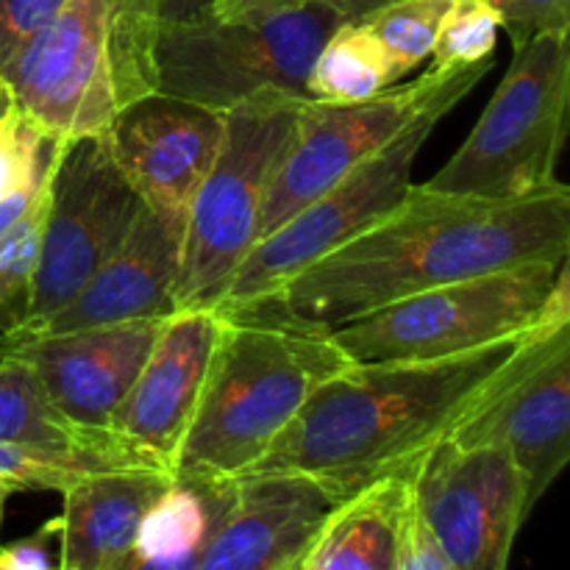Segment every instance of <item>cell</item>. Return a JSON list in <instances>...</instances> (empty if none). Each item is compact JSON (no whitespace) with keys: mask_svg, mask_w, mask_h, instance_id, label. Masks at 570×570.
<instances>
[{"mask_svg":"<svg viewBox=\"0 0 570 570\" xmlns=\"http://www.w3.org/2000/svg\"><path fill=\"white\" fill-rule=\"evenodd\" d=\"M568 254V184L507 200L434 193L417 184L382 220L278 289L220 315L332 332L423 289Z\"/></svg>","mask_w":570,"mask_h":570,"instance_id":"6da1fadb","label":"cell"},{"mask_svg":"<svg viewBox=\"0 0 570 570\" xmlns=\"http://www.w3.org/2000/svg\"><path fill=\"white\" fill-rule=\"evenodd\" d=\"M523 340L443 360L354 362L309 395L243 476L295 473L343 504L443 443L488 399Z\"/></svg>","mask_w":570,"mask_h":570,"instance_id":"7a4b0ae2","label":"cell"},{"mask_svg":"<svg viewBox=\"0 0 570 570\" xmlns=\"http://www.w3.org/2000/svg\"><path fill=\"white\" fill-rule=\"evenodd\" d=\"M354 365L332 332L223 317L173 476L228 482L250 471L309 395Z\"/></svg>","mask_w":570,"mask_h":570,"instance_id":"3957f363","label":"cell"},{"mask_svg":"<svg viewBox=\"0 0 570 570\" xmlns=\"http://www.w3.org/2000/svg\"><path fill=\"white\" fill-rule=\"evenodd\" d=\"M312 98L267 92L223 111V139L195 193L178 256L173 306L217 309L234 273L259 243V217L276 167Z\"/></svg>","mask_w":570,"mask_h":570,"instance_id":"277c9868","label":"cell"},{"mask_svg":"<svg viewBox=\"0 0 570 570\" xmlns=\"http://www.w3.org/2000/svg\"><path fill=\"white\" fill-rule=\"evenodd\" d=\"M343 17L323 0L265 20L167 17L156 37V92L228 111L267 92L309 98L312 61Z\"/></svg>","mask_w":570,"mask_h":570,"instance_id":"5b68a950","label":"cell"},{"mask_svg":"<svg viewBox=\"0 0 570 570\" xmlns=\"http://www.w3.org/2000/svg\"><path fill=\"white\" fill-rule=\"evenodd\" d=\"M568 33H540L518 45L473 131L423 187L490 200L560 187L554 170L568 134Z\"/></svg>","mask_w":570,"mask_h":570,"instance_id":"8992f818","label":"cell"},{"mask_svg":"<svg viewBox=\"0 0 570 570\" xmlns=\"http://www.w3.org/2000/svg\"><path fill=\"white\" fill-rule=\"evenodd\" d=\"M568 259V256H566ZM566 259H534L406 295L332 328L356 362H421L529 334Z\"/></svg>","mask_w":570,"mask_h":570,"instance_id":"52a82bcc","label":"cell"},{"mask_svg":"<svg viewBox=\"0 0 570 570\" xmlns=\"http://www.w3.org/2000/svg\"><path fill=\"white\" fill-rule=\"evenodd\" d=\"M465 95L451 92L429 104L393 142L345 173L321 198L295 212L250 248L217 312H232L282 287L289 276L323 259L367 226L382 220L412 187V165L438 122Z\"/></svg>","mask_w":570,"mask_h":570,"instance_id":"ba28073f","label":"cell"},{"mask_svg":"<svg viewBox=\"0 0 570 570\" xmlns=\"http://www.w3.org/2000/svg\"><path fill=\"white\" fill-rule=\"evenodd\" d=\"M493 61L438 70L415 83H393L384 92L351 104L306 100L295 120L293 139L276 167L259 217V239L321 198L345 173L393 142L429 104L451 92L468 95Z\"/></svg>","mask_w":570,"mask_h":570,"instance_id":"9c48e42d","label":"cell"},{"mask_svg":"<svg viewBox=\"0 0 570 570\" xmlns=\"http://www.w3.org/2000/svg\"><path fill=\"white\" fill-rule=\"evenodd\" d=\"M142 206L106 134L61 139L48 170L42 243L22 326L61 309L120 248Z\"/></svg>","mask_w":570,"mask_h":570,"instance_id":"30bf717a","label":"cell"},{"mask_svg":"<svg viewBox=\"0 0 570 570\" xmlns=\"http://www.w3.org/2000/svg\"><path fill=\"white\" fill-rule=\"evenodd\" d=\"M111 0H70L3 67L17 111L53 139L98 137L117 115Z\"/></svg>","mask_w":570,"mask_h":570,"instance_id":"8fae6325","label":"cell"},{"mask_svg":"<svg viewBox=\"0 0 570 570\" xmlns=\"http://www.w3.org/2000/svg\"><path fill=\"white\" fill-rule=\"evenodd\" d=\"M412 501L456 570H510L527 523V488L501 445H456L449 438L412 468Z\"/></svg>","mask_w":570,"mask_h":570,"instance_id":"7c38bea8","label":"cell"},{"mask_svg":"<svg viewBox=\"0 0 570 570\" xmlns=\"http://www.w3.org/2000/svg\"><path fill=\"white\" fill-rule=\"evenodd\" d=\"M449 440L510 451L532 512L570 460V326L529 332L488 399Z\"/></svg>","mask_w":570,"mask_h":570,"instance_id":"4fadbf2b","label":"cell"},{"mask_svg":"<svg viewBox=\"0 0 570 570\" xmlns=\"http://www.w3.org/2000/svg\"><path fill=\"white\" fill-rule=\"evenodd\" d=\"M122 176L178 245L189 206L223 139V111L150 92L117 109L106 131Z\"/></svg>","mask_w":570,"mask_h":570,"instance_id":"5bb4252c","label":"cell"},{"mask_svg":"<svg viewBox=\"0 0 570 570\" xmlns=\"http://www.w3.org/2000/svg\"><path fill=\"white\" fill-rule=\"evenodd\" d=\"M217 332V309H181L165 317L142 371L111 415V432L170 476L204 390Z\"/></svg>","mask_w":570,"mask_h":570,"instance_id":"9a60e30c","label":"cell"},{"mask_svg":"<svg viewBox=\"0 0 570 570\" xmlns=\"http://www.w3.org/2000/svg\"><path fill=\"white\" fill-rule=\"evenodd\" d=\"M337 501L295 473H254L228 484L226 504L195 570H284L304 557Z\"/></svg>","mask_w":570,"mask_h":570,"instance_id":"2e32d148","label":"cell"},{"mask_svg":"<svg viewBox=\"0 0 570 570\" xmlns=\"http://www.w3.org/2000/svg\"><path fill=\"white\" fill-rule=\"evenodd\" d=\"M165 317L106 328L0 343V356L20 360L70 421L109 429L154 348Z\"/></svg>","mask_w":570,"mask_h":570,"instance_id":"e0dca14e","label":"cell"},{"mask_svg":"<svg viewBox=\"0 0 570 570\" xmlns=\"http://www.w3.org/2000/svg\"><path fill=\"white\" fill-rule=\"evenodd\" d=\"M181 245L165 223L142 206L120 248L89 276V282L53 315L3 334L0 343L120 326L134 321L170 317Z\"/></svg>","mask_w":570,"mask_h":570,"instance_id":"ac0fdd59","label":"cell"},{"mask_svg":"<svg viewBox=\"0 0 570 570\" xmlns=\"http://www.w3.org/2000/svg\"><path fill=\"white\" fill-rule=\"evenodd\" d=\"M173 482L161 471H111L81 479L65 493L56 518L59 568L109 570L134 551L145 510Z\"/></svg>","mask_w":570,"mask_h":570,"instance_id":"d6986e66","label":"cell"},{"mask_svg":"<svg viewBox=\"0 0 570 570\" xmlns=\"http://www.w3.org/2000/svg\"><path fill=\"white\" fill-rule=\"evenodd\" d=\"M0 443H14L53 456H72L104 473L159 471L111 429L70 421L50 401L31 367L11 356H0Z\"/></svg>","mask_w":570,"mask_h":570,"instance_id":"ffe728a7","label":"cell"},{"mask_svg":"<svg viewBox=\"0 0 570 570\" xmlns=\"http://www.w3.org/2000/svg\"><path fill=\"white\" fill-rule=\"evenodd\" d=\"M412 468L379 479L332 510L301 570H393L412 504Z\"/></svg>","mask_w":570,"mask_h":570,"instance_id":"44dd1931","label":"cell"},{"mask_svg":"<svg viewBox=\"0 0 570 570\" xmlns=\"http://www.w3.org/2000/svg\"><path fill=\"white\" fill-rule=\"evenodd\" d=\"M228 484L232 479L195 482L173 476L159 499L145 510L134 540V554L145 560H176L200 551L226 504Z\"/></svg>","mask_w":570,"mask_h":570,"instance_id":"7402d4cb","label":"cell"},{"mask_svg":"<svg viewBox=\"0 0 570 570\" xmlns=\"http://www.w3.org/2000/svg\"><path fill=\"white\" fill-rule=\"evenodd\" d=\"M399 83L387 56L360 22H343L312 61L306 92L312 100L351 104Z\"/></svg>","mask_w":570,"mask_h":570,"instance_id":"603a6c76","label":"cell"},{"mask_svg":"<svg viewBox=\"0 0 570 570\" xmlns=\"http://www.w3.org/2000/svg\"><path fill=\"white\" fill-rule=\"evenodd\" d=\"M170 0H111L109 50L117 106L156 92V37Z\"/></svg>","mask_w":570,"mask_h":570,"instance_id":"cb8c5ba5","label":"cell"},{"mask_svg":"<svg viewBox=\"0 0 570 570\" xmlns=\"http://www.w3.org/2000/svg\"><path fill=\"white\" fill-rule=\"evenodd\" d=\"M454 0H399L373 11L360 26L379 42L395 78H404L432 53L440 22Z\"/></svg>","mask_w":570,"mask_h":570,"instance_id":"d4e9b609","label":"cell"},{"mask_svg":"<svg viewBox=\"0 0 570 570\" xmlns=\"http://www.w3.org/2000/svg\"><path fill=\"white\" fill-rule=\"evenodd\" d=\"M45 206H48V178L26 215L0 237V334L14 332L26 323L39 243H42Z\"/></svg>","mask_w":570,"mask_h":570,"instance_id":"484cf974","label":"cell"},{"mask_svg":"<svg viewBox=\"0 0 570 570\" xmlns=\"http://www.w3.org/2000/svg\"><path fill=\"white\" fill-rule=\"evenodd\" d=\"M499 39V20L482 0H454L449 14L440 22V31L432 45V67L449 70V67L476 65L490 61Z\"/></svg>","mask_w":570,"mask_h":570,"instance_id":"4316f807","label":"cell"},{"mask_svg":"<svg viewBox=\"0 0 570 570\" xmlns=\"http://www.w3.org/2000/svg\"><path fill=\"white\" fill-rule=\"evenodd\" d=\"M61 139L48 137L20 111L0 122V195L45 181Z\"/></svg>","mask_w":570,"mask_h":570,"instance_id":"83f0119b","label":"cell"},{"mask_svg":"<svg viewBox=\"0 0 570 570\" xmlns=\"http://www.w3.org/2000/svg\"><path fill=\"white\" fill-rule=\"evenodd\" d=\"M95 465L72 456H53L42 451L22 449L14 443H0V479L11 490H53L65 495L72 484L95 476Z\"/></svg>","mask_w":570,"mask_h":570,"instance_id":"f1b7e54d","label":"cell"},{"mask_svg":"<svg viewBox=\"0 0 570 570\" xmlns=\"http://www.w3.org/2000/svg\"><path fill=\"white\" fill-rule=\"evenodd\" d=\"M510 33L512 45H523L540 33H568L570 0H482Z\"/></svg>","mask_w":570,"mask_h":570,"instance_id":"f546056e","label":"cell"},{"mask_svg":"<svg viewBox=\"0 0 570 570\" xmlns=\"http://www.w3.org/2000/svg\"><path fill=\"white\" fill-rule=\"evenodd\" d=\"M70 0H0V67Z\"/></svg>","mask_w":570,"mask_h":570,"instance_id":"4dcf8cb0","label":"cell"},{"mask_svg":"<svg viewBox=\"0 0 570 570\" xmlns=\"http://www.w3.org/2000/svg\"><path fill=\"white\" fill-rule=\"evenodd\" d=\"M393 570H456L423 518L417 515L415 501L410 504L404 518V532H401L399 557H395Z\"/></svg>","mask_w":570,"mask_h":570,"instance_id":"1f68e13d","label":"cell"},{"mask_svg":"<svg viewBox=\"0 0 570 570\" xmlns=\"http://www.w3.org/2000/svg\"><path fill=\"white\" fill-rule=\"evenodd\" d=\"M56 538L53 521L39 529L37 534L26 540H17L14 546H0V570H56L50 562L48 543Z\"/></svg>","mask_w":570,"mask_h":570,"instance_id":"d6a6232c","label":"cell"},{"mask_svg":"<svg viewBox=\"0 0 570 570\" xmlns=\"http://www.w3.org/2000/svg\"><path fill=\"white\" fill-rule=\"evenodd\" d=\"M304 3L309 0H212L206 11L217 20H265L301 9Z\"/></svg>","mask_w":570,"mask_h":570,"instance_id":"836d02e7","label":"cell"},{"mask_svg":"<svg viewBox=\"0 0 570 570\" xmlns=\"http://www.w3.org/2000/svg\"><path fill=\"white\" fill-rule=\"evenodd\" d=\"M45 178H48V176H45ZM42 184H37V187L11 189V193L0 195V237H3V234L9 232V228L14 226V223L20 220L22 215H26L28 206L33 204V198H37L39 189H42Z\"/></svg>","mask_w":570,"mask_h":570,"instance_id":"e575fe53","label":"cell"},{"mask_svg":"<svg viewBox=\"0 0 570 570\" xmlns=\"http://www.w3.org/2000/svg\"><path fill=\"white\" fill-rule=\"evenodd\" d=\"M200 551H193V554L176 557V560H145V557L131 554L122 557L115 568L109 570H195V562H198Z\"/></svg>","mask_w":570,"mask_h":570,"instance_id":"d590c367","label":"cell"},{"mask_svg":"<svg viewBox=\"0 0 570 570\" xmlns=\"http://www.w3.org/2000/svg\"><path fill=\"white\" fill-rule=\"evenodd\" d=\"M323 3L332 6L345 22H360L367 14H373V11L384 9L390 3H399V0H323Z\"/></svg>","mask_w":570,"mask_h":570,"instance_id":"8d00e7d4","label":"cell"},{"mask_svg":"<svg viewBox=\"0 0 570 570\" xmlns=\"http://www.w3.org/2000/svg\"><path fill=\"white\" fill-rule=\"evenodd\" d=\"M17 111V104H14V92H11L9 81L3 78V72H0V122L9 120L11 115Z\"/></svg>","mask_w":570,"mask_h":570,"instance_id":"74e56055","label":"cell"},{"mask_svg":"<svg viewBox=\"0 0 570 570\" xmlns=\"http://www.w3.org/2000/svg\"><path fill=\"white\" fill-rule=\"evenodd\" d=\"M11 493H14V490H11L9 484H6L3 479H0V523H3V507H6V499H9Z\"/></svg>","mask_w":570,"mask_h":570,"instance_id":"f35d334b","label":"cell"},{"mask_svg":"<svg viewBox=\"0 0 570 570\" xmlns=\"http://www.w3.org/2000/svg\"><path fill=\"white\" fill-rule=\"evenodd\" d=\"M301 562V560H298ZM298 562H295V566L293 568H289V570H301V566H298Z\"/></svg>","mask_w":570,"mask_h":570,"instance_id":"ab89813d","label":"cell"},{"mask_svg":"<svg viewBox=\"0 0 570 570\" xmlns=\"http://www.w3.org/2000/svg\"><path fill=\"white\" fill-rule=\"evenodd\" d=\"M293 566H295V562H293ZM293 566H289V568H293ZM289 568H284V570H289Z\"/></svg>","mask_w":570,"mask_h":570,"instance_id":"60d3db41","label":"cell"}]
</instances>
